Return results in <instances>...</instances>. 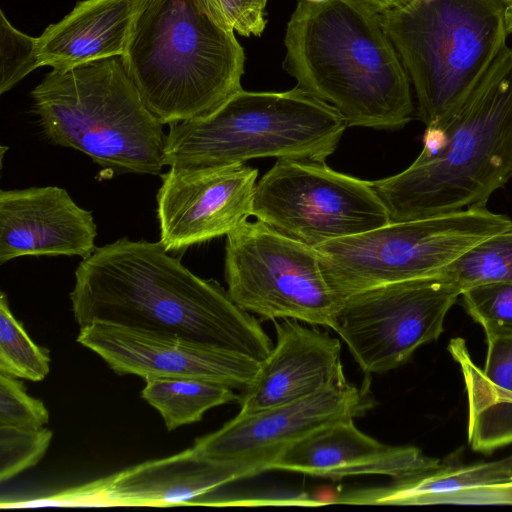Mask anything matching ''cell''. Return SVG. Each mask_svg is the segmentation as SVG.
I'll return each mask as SVG.
<instances>
[{
  "mask_svg": "<svg viewBox=\"0 0 512 512\" xmlns=\"http://www.w3.org/2000/svg\"><path fill=\"white\" fill-rule=\"evenodd\" d=\"M70 299L80 327L106 322L173 334L260 363L273 348L254 315L216 280L188 270L160 242L122 237L96 247L78 264Z\"/></svg>",
  "mask_w": 512,
  "mask_h": 512,
  "instance_id": "obj_1",
  "label": "cell"
},
{
  "mask_svg": "<svg viewBox=\"0 0 512 512\" xmlns=\"http://www.w3.org/2000/svg\"><path fill=\"white\" fill-rule=\"evenodd\" d=\"M283 68L348 126L395 130L412 119L410 79L379 15L355 0H299Z\"/></svg>",
  "mask_w": 512,
  "mask_h": 512,
  "instance_id": "obj_2",
  "label": "cell"
},
{
  "mask_svg": "<svg viewBox=\"0 0 512 512\" xmlns=\"http://www.w3.org/2000/svg\"><path fill=\"white\" fill-rule=\"evenodd\" d=\"M512 178V48L505 45L440 131L404 171L372 181L390 221L486 206Z\"/></svg>",
  "mask_w": 512,
  "mask_h": 512,
  "instance_id": "obj_3",
  "label": "cell"
},
{
  "mask_svg": "<svg viewBox=\"0 0 512 512\" xmlns=\"http://www.w3.org/2000/svg\"><path fill=\"white\" fill-rule=\"evenodd\" d=\"M121 59L163 124L204 118L242 90L244 50L201 0H133Z\"/></svg>",
  "mask_w": 512,
  "mask_h": 512,
  "instance_id": "obj_4",
  "label": "cell"
},
{
  "mask_svg": "<svg viewBox=\"0 0 512 512\" xmlns=\"http://www.w3.org/2000/svg\"><path fill=\"white\" fill-rule=\"evenodd\" d=\"M43 135L89 156L111 176L161 175L167 135L121 57L52 69L31 92Z\"/></svg>",
  "mask_w": 512,
  "mask_h": 512,
  "instance_id": "obj_5",
  "label": "cell"
},
{
  "mask_svg": "<svg viewBox=\"0 0 512 512\" xmlns=\"http://www.w3.org/2000/svg\"><path fill=\"white\" fill-rule=\"evenodd\" d=\"M505 8L502 0H412L379 15L427 131L445 126L506 45Z\"/></svg>",
  "mask_w": 512,
  "mask_h": 512,
  "instance_id": "obj_6",
  "label": "cell"
},
{
  "mask_svg": "<svg viewBox=\"0 0 512 512\" xmlns=\"http://www.w3.org/2000/svg\"><path fill=\"white\" fill-rule=\"evenodd\" d=\"M168 125L165 163L177 168L256 158L325 162L348 126L332 105L297 86L284 92L242 89L204 118Z\"/></svg>",
  "mask_w": 512,
  "mask_h": 512,
  "instance_id": "obj_7",
  "label": "cell"
},
{
  "mask_svg": "<svg viewBox=\"0 0 512 512\" xmlns=\"http://www.w3.org/2000/svg\"><path fill=\"white\" fill-rule=\"evenodd\" d=\"M512 228V220L483 207L389 222L315 247L337 298L372 287L436 275L467 250Z\"/></svg>",
  "mask_w": 512,
  "mask_h": 512,
  "instance_id": "obj_8",
  "label": "cell"
},
{
  "mask_svg": "<svg viewBox=\"0 0 512 512\" xmlns=\"http://www.w3.org/2000/svg\"><path fill=\"white\" fill-rule=\"evenodd\" d=\"M224 273L231 299L254 316L334 326L341 302L315 247L260 220H246L226 235Z\"/></svg>",
  "mask_w": 512,
  "mask_h": 512,
  "instance_id": "obj_9",
  "label": "cell"
},
{
  "mask_svg": "<svg viewBox=\"0 0 512 512\" xmlns=\"http://www.w3.org/2000/svg\"><path fill=\"white\" fill-rule=\"evenodd\" d=\"M252 216L312 247L391 222L372 181L294 159H278L261 177Z\"/></svg>",
  "mask_w": 512,
  "mask_h": 512,
  "instance_id": "obj_10",
  "label": "cell"
},
{
  "mask_svg": "<svg viewBox=\"0 0 512 512\" xmlns=\"http://www.w3.org/2000/svg\"><path fill=\"white\" fill-rule=\"evenodd\" d=\"M461 293L438 274L372 287L342 300L332 329L364 373H386L440 337Z\"/></svg>",
  "mask_w": 512,
  "mask_h": 512,
  "instance_id": "obj_11",
  "label": "cell"
},
{
  "mask_svg": "<svg viewBox=\"0 0 512 512\" xmlns=\"http://www.w3.org/2000/svg\"><path fill=\"white\" fill-rule=\"evenodd\" d=\"M367 385L356 387L345 376L312 396L254 413H238L217 431L195 440L200 453L247 466L256 474L287 447L329 424L355 419L372 408Z\"/></svg>",
  "mask_w": 512,
  "mask_h": 512,
  "instance_id": "obj_12",
  "label": "cell"
},
{
  "mask_svg": "<svg viewBox=\"0 0 512 512\" xmlns=\"http://www.w3.org/2000/svg\"><path fill=\"white\" fill-rule=\"evenodd\" d=\"M77 341L97 353L118 375L144 380L187 377L243 391L255 378L260 362L173 334H162L106 322L80 327Z\"/></svg>",
  "mask_w": 512,
  "mask_h": 512,
  "instance_id": "obj_13",
  "label": "cell"
},
{
  "mask_svg": "<svg viewBox=\"0 0 512 512\" xmlns=\"http://www.w3.org/2000/svg\"><path fill=\"white\" fill-rule=\"evenodd\" d=\"M160 176L159 242L168 252L227 235L252 216L256 168L245 164L170 167Z\"/></svg>",
  "mask_w": 512,
  "mask_h": 512,
  "instance_id": "obj_14",
  "label": "cell"
},
{
  "mask_svg": "<svg viewBox=\"0 0 512 512\" xmlns=\"http://www.w3.org/2000/svg\"><path fill=\"white\" fill-rule=\"evenodd\" d=\"M97 227L90 211L57 186L0 191V264L21 256L89 257Z\"/></svg>",
  "mask_w": 512,
  "mask_h": 512,
  "instance_id": "obj_15",
  "label": "cell"
},
{
  "mask_svg": "<svg viewBox=\"0 0 512 512\" xmlns=\"http://www.w3.org/2000/svg\"><path fill=\"white\" fill-rule=\"evenodd\" d=\"M254 475L247 466L208 457L192 446L79 486V495L88 506L174 505Z\"/></svg>",
  "mask_w": 512,
  "mask_h": 512,
  "instance_id": "obj_16",
  "label": "cell"
},
{
  "mask_svg": "<svg viewBox=\"0 0 512 512\" xmlns=\"http://www.w3.org/2000/svg\"><path fill=\"white\" fill-rule=\"evenodd\" d=\"M273 324L276 344L253 381L241 391L240 414L312 396L344 376L338 338L296 319Z\"/></svg>",
  "mask_w": 512,
  "mask_h": 512,
  "instance_id": "obj_17",
  "label": "cell"
},
{
  "mask_svg": "<svg viewBox=\"0 0 512 512\" xmlns=\"http://www.w3.org/2000/svg\"><path fill=\"white\" fill-rule=\"evenodd\" d=\"M445 463L413 446H392L360 431L354 419L321 427L287 447L268 470L342 479L385 475L395 479L435 470Z\"/></svg>",
  "mask_w": 512,
  "mask_h": 512,
  "instance_id": "obj_18",
  "label": "cell"
},
{
  "mask_svg": "<svg viewBox=\"0 0 512 512\" xmlns=\"http://www.w3.org/2000/svg\"><path fill=\"white\" fill-rule=\"evenodd\" d=\"M486 341L482 369L472 361L464 339H452L448 349L464 379L468 443L474 451L490 454L512 444V338Z\"/></svg>",
  "mask_w": 512,
  "mask_h": 512,
  "instance_id": "obj_19",
  "label": "cell"
},
{
  "mask_svg": "<svg viewBox=\"0 0 512 512\" xmlns=\"http://www.w3.org/2000/svg\"><path fill=\"white\" fill-rule=\"evenodd\" d=\"M133 12V0H82L38 37L42 66L66 69L121 57Z\"/></svg>",
  "mask_w": 512,
  "mask_h": 512,
  "instance_id": "obj_20",
  "label": "cell"
},
{
  "mask_svg": "<svg viewBox=\"0 0 512 512\" xmlns=\"http://www.w3.org/2000/svg\"><path fill=\"white\" fill-rule=\"evenodd\" d=\"M512 486V454L489 462L448 465L395 479L383 487L353 489L340 494L342 504L409 505L418 496L463 489Z\"/></svg>",
  "mask_w": 512,
  "mask_h": 512,
  "instance_id": "obj_21",
  "label": "cell"
},
{
  "mask_svg": "<svg viewBox=\"0 0 512 512\" xmlns=\"http://www.w3.org/2000/svg\"><path fill=\"white\" fill-rule=\"evenodd\" d=\"M145 382L142 397L161 414L169 431L198 422L207 410L240 399L226 385L195 378L156 377Z\"/></svg>",
  "mask_w": 512,
  "mask_h": 512,
  "instance_id": "obj_22",
  "label": "cell"
},
{
  "mask_svg": "<svg viewBox=\"0 0 512 512\" xmlns=\"http://www.w3.org/2000/svg\"><path fill=\"white\" fill-rule=\"evenodd\" d=\"M437 274L462 292L485 283H512V228L476 244Z\"/></svg>",
  "mask_w": 512,
  "mask_h": 512,
  "instance_id": "obj_23",
  "label": "cell"
},
{
  "mask_svg": "<svg viewBox=\"0 0 512 512\" xmlns=\"http://www.w3.org/2000/svg\"><path fill=\"white\" fill-rule=\"evenodd\" d=\"M46 349L36 345L15 319L6 295L0 296V373L30 381L43 380L50 371Z\"/></svg>",
  "mask_w": 512,
  "mask_h": 512,
  "instance_id": "obj_24",
  "label": "cell"
},
{
  "mask_svg": "<svg viewBox=\"0 0 512 512\" xmlns=\"http://www.w3.org/2000/svg\"><path fill=\"white\" fill-rule=\"evenodd\" d=\"M465 311L483 328L486 340L512 338V283L492 282L465 289Z\"/></svg>",
  "mask_w": 512,
  "mask_h": 512,
  "instance_id": "obj_25",
  "label": "cell"
},
{
  "mask_svg": "<svg viewBox=\"0 0 512 512\" xmlns=\"http://www.w3.org/2000/svg\"><path fill=\"white\" fill-rule=\"evenodd\" d=\"M52 439L46 428L0 425V480L5 482L35 466Z\"/></svg>",
  "mask_w": 512,
  "mask_h": 512,
  "instance_id": "obj_26",
  "label": "cell"
},
{
  "mask_svg": "<svg viewBox=\"0 0 512 512\" xmlns=\"http://www.w3.org/2000/svg\"><path fill=\"white\" fill-rule=\"evenodd\" d=\"M38 37L17 30L0 12V94L11 90L29 73L41 67Z\"/></svg>",
  "mask_w": 512,
  "mask_h": 512,
  "instance_id": "obj_27",
  "label": "cell"
},
{
  "mask_svg": "<svg viewBox=\"0 0 512 512\" xmlns=\"http://www.w3.org/2000/svg\"><path fill=\"white\" fill-rule=\"evenodd\" d=\"M48 421L43 402L28 395L16 377L0 373V425L40 428Z\"/></svg>",
  "mask_w": 512,
  "mask_h": 512,
  "instance_id": "obj_28",
  "label": "cell"
},
{
  "mask_svg": "<svg viewBox=\"0 0 512 512\" xmlns=\"http://www.w3.org/2000/svg\"><path fill=\"white\" fill-rule=\"evenodd\" d=\"M209 13L227 29L238 34L261 36L267 0H201Z\"/></svg>",
  "mask_w": 512,
  "mask_h": 512,
  "instance_id": "obj_29",
  "label": "cell"
},
{
  "mask_svg": "<svg viewBox=\"0 0 512 512\" xmlns=\"http://www.w3.org/2000/svg\"><path fill=\"white\" fill-rule=\"evenodd\" d=\"M512 505V486L463 489L418 496L409 505Z\"/></svg>",
  "mask_w": 512,
  "mask_h": 512,
  "instance_id": "obj_30",
  "label": "cell"
},
{
  "mask_svg": "<svg viewBox=\"0 0 512 512\" xmlns=\"http://www.w3.org/2000/svg\"><path fill=\"white\" fill-rule=\"evenodd\" d=\"M371 12L381 15L405 7L412 0H355Z\"/></svg>",
  "mask_w": 512,
  "mask_h": 512,
  "instance_id": "obj_31",
  "label": "cell"
},
{
  "mask_svg": "<svg viewBox=\"0 0 512 512\" xmlns=\"http://www.w3.org/2000/svg\"><path fill=\"white\" fill-rule=\"evenodd\" d=\"M505 27L508 34L512 33V3L505 8Z\"/></svg>",
  "mask_w": 512,
  "mask_h": 512,
  "instance_id": "obj_32",
  "label": "cell"
},
{
  "mask_svg": "<svg viewBox=\"0 0 512 512\" xmlns=\"http://www.w3.org/2000/svg\"><path fill=\"white\" fill-rule=\"evenodd\" d=\"M308 2H312V3H321V2H324L326 0H306Z\"/></svg>",
  "mask_w": 512,
  "mask_h": 512,
  "instance_id": "obj_33",
  "label": "cell"
},
{
  "mask_svg": "<svg viewBox=\"0 0 512 512\" xmlns=\"http://www.w3.org/2000/svg\"><path fill=\"white\" fill-rule=\"evenodd\" d=\"M506 5L512 3V0H502Z\"/></svg>",
  "mask_w": 512,
  "mask_h": 512,
  "instance_id": "obj_34",
  "label": "cell"
}]
</instances>
